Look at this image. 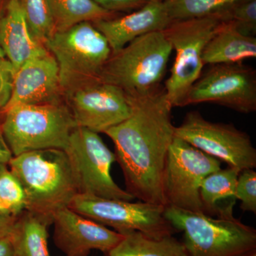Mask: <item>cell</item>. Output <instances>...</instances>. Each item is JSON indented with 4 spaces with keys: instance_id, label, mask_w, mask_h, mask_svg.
Listing matches in <instances>:
<instances>
[{
    "instance_id": "1",
    "label": "cell",
    "mask_w": 256,
    "mask_h": 256,
    "mask_svg": "<svg viewBox=\"0 0 256 256\" xmlns=\"http://www.w3.org/2000/svg\"><path fill=\"white\" fill-rule=\"evenodd\" d=\"M132 112L104 132L114 146V156L126 181V191L140 201L166 206L162 174L174 138L172 106L164 87L130 97Z\"/></svg>"
},
{
    "instance_id": "2",
    "label": "cell",
    "mask_w": 256,
    "mask_h": 256,
    "mask_svg": "<svg viewBox=\"0 0 256 256\" xmlns=\"http://www.w3.org/2000/svg\"><path fill=\"white\" fill-rule=\"evenodd\" d=\"M10 170L22 186L26 210L52 225L58 210L78 194L72 164L63 150L46 149L12 156Z\"/></svg>"
},
{
    "instance_id": "3",
    "label": "cell",
    "mask_w": 256,
    "mask_h": 256,
    "mask_svg": "<svg viewBox=\"0 0 256 256\" xmlns=\"http://www.w3.org/2000/svg\"><path fill=\"white\" fill-rule=\"evenodd\" d=\"M234 203L220 208L216 217L172 206H165L164 216L183 232L188 256H242L256 250V230L234 216Z\"/></svg>"
},
{
    "instance_id": "4",
    "label": "cell",
    "mask_w": 256,
    "mask_h": 256,
    "mask_svg": "<svg viewBox=\"0 0 256 256\" xmlns=\"http://www.w3.org/2000/svg\"><path fill=\"white\" fill-rule=\"evenodd\" d=\"M172 52L164 31L150 32L112 53L99 79L139 97L159 88Z\"/></svg>"
},
{
    "instance_id": "5",
    "label": "cell",
    "mask_w": 256,
    "mask_h": 256,
    "mask_svg": "<svg viewBox=\"0 0 256 256\" xmlns=\"http://www.w3.org/2000/svg\"><path fill=\"white\" fill-rule=\"evenodd\" d=\"M4 112L2 131L13 156L41 150H64L77 127L65 101L18 104Z\"/></svg>"
},
{
    "instance_id": "6",
    "label": "cell",
    "mask_w": 256,
    "mask_h": 256,
    "mask_svg": "<svg viewBox=\"0 0 256 256\" xmlns=\"http://www.w3.org/2000/svg\"><path fill=\"white\" fill-rule=\"evenodd\" d=\"M44 46L58 64L64 94L78 84L99 79L112 54L106 37L89 22L55 32Z\"/></svg>"
},
{
    "instance_id": "7",
    "label": "cell",
    "mask_w": 256,
    "mask_h": 256,
    "mask_svg": "<svg viewBox=\"0 0 256 256\" xmlns=\"http://www.w3.org/2000/svg\"><path fill=\"white\" fill-rule=\"evenodd\" d=\"M222 22L216 18L172 22L164 33L176 52L169 78L165 82L166 97L172 108L186 106L192 87L200 78L204 66V50Z\"/></svg>"
},
{
    "instance_id": "8",
    "label": "cell",
    "mask_w": 256,
    "mask_h": 256,
    "mask_svg": "<svg viewBox=\"0 0 256 256\" xmlns=\"http://www.w3.org/2000/svg\"><path fill=\"white\" fill-rule=\"evenodd\" d=\"M64 151L70 160L78 194L109 200H134L114 182L111 168L116 156L98 133L76 128Z\"/></svg>"
},
{
    "instance_id": "9",
    "label": "cell",
    "mask_w": 256,
    "mask_h": 256,
    "mask_svg": "<svg viewBox=\"0 0 256 256\" xmlns=\"http://www.w3.org/2000/svg\"><path fill=\"white\" fill-rule=\"evenodd\" d=\"M220 164V160L174 136L165 161L162 182L166 206L206 213L200 188L207 175L222 169Z\"/></svg>"
},
{
    "instance_id": "10",
    "label": "cell",
    "mask_w": 256,
    "mask_h": 256,
    "mask_svg": "<svg viewBox=\"0 0 256 256\" xmlns=\"http://www.w3.org/2000/svg\"><path fill=\"white\" fill-rule=\"evenodd\" d=\"M68 208L121 234L136 230L159 238L176 232L165 218V206L161 205L78 194Z\"/></svg>"
},
{
    "instance_id": "11",
    "label": "cell",
    "mask_w": 256,
    "mask_h": 256,
    "mask_svg": "<svg viewBox=\"0 0 256 256\" xmlns=\"http://www.w3.org/2000/svg\"><path fill=\"white\" fill-rule=\"evenodd\" d=\"M174 136L240 172L256 168V150L250 136L232 124L207 120L198 111L188 112Z\"/></svg>"
},
{
    "instance_id": "12",
    "label": "cell",
    "mask_w": 256,
    "mask_h": 256,
    "mask_svg": "<svg viewBox=\"0 0 256 256\" xmlns=\"http://www.w3.org/2000/svg\"><path fill=\"white\" fill-rule=\"evenodd\" d=\"M217 104L249 114L256 110V72L242 62L210 66L188 92L186 106Z\"/></svg>"
},
{
    "instance_id": "13",
    "label": "cell",
    "mask_w": 256,
    "mask_h": 256,
    "mask_svg": "<svg viewBox=\"0 0 256 256\" xmlns=\"http://www.w3.org/2000/svg\"><path fill=\"white\" fill-rule=\"evenodd\" d=\"M64 101L77 127L104 133L132 112L129 97L119 87L100 79L78 84L64 92Z\"/></svg>"
},
{
    "instance_id": "14",
    "label": "cell",
    "mask_w": 256,
    "mask_h": 256,
    "mask_svg": "<svg viewBox=\"0 0 256 256\" xmlns=\"http://www.w3.org/2000/svg\"><path fill=\"white\" fill-rule=\"evenodd\" d=\"M53 239L64 256H88L92 250L107 256L124 235L66 207L54 215Z\"/></svg>"
},
{
    "instance_id": "15",
    "label": "cell",
    "mask_w": 256,
    "mask_h": 256,
    "mask_svg": "<svg viewBox=\"0 0 256 256\" xmlns=\"http://www.w3.org/2000/svg\"><path fill=\"white\" fill-rule=\"evenodd\" d=\"M64 101L58 64L48 50L26 60L15 72L11 98L4 110L18 104H58Z\"/></svg>"
},
{
    "instance_id": "16",
    "label": "cell",
    "mask_w": 256,
    "mask_h": 256,
    "mask_svg": "<svg viewBox=\"0 0 256 256\" xmlns=\"http://www.w3.org/2000/svg\"><path fill=\"white\" fill-rule=\"evenodd\" d=\"M172 22L164 2L150 0L130 14L92 24L106 37L112 54L138 37L150 32L164 31Z\"/></svg>"
},
{
    "instance_id": "17",
    "label": "cell",
    "mask_w": 256,
    "mask_h": 256,
    "mask_svg": "<svg viewBox=\"0 0 256 256\" xmlns=\"http://www.w3.org/2000/svg\"><path fill=\"white\" fill-rule=\"evenodd\" d=\"M0 47L14 72L26 60L48 52L32 36L20 0H8L4 4L0 18Z\"/></svg>"
},
{
    "instance_id": "18",
    "label": "cell",
    "mask_w": 256,
    "mask_h": 256,
    "mask_svg": "<svg viewBox=\"0 0 256 256\" xmlns=\"http://www.w3.org/2000/svg\"><path fill=\"white\" fill-rule=\"evenodd\" d=\"M256 57V36H247L227 22L222 24L204 50V65L242 62Z\"/></svg>"
},
{
    "instance_id": "19",
    "label": "cell",
    "mask_w": 256,
    "mask_h": 256,
    "mask_svg": "<svg viewBox=\"0 0 256 256\" xmlns=\"http://www.w3.org/2000/svg\"><path fill=\"white\" fill-rule=\"evenodd\" d=\"M48 226L28 210L20 214L10 236L14 256H52L48 248Z\"/></svg>"
},
{
    "instance_id": "20",
    "label": "cell",
    "mask_w": 256,
    "mask_h": 256,
    "mask_svg": "<svg viewBox=\"0 0 256 256\" xmlns=\"http://www.w3.org/2000/svg\"><path fill=\"white\" fill-rule=\"evenodd\" d=\"M122 235L107 256H188L184 242L173 235L156 238L136 230Z\"/></svg>"
},
{
    "instance_id": "21",
    "label": "cell",
    "mask_w": 256,
    "mask_h": 256,
    "mask_svg": "<svg viewBox=\"0 0 256 256\" xmlns=\"http://www.w3.org/2000/svg\"><path fill=\"white\" fill-rule=\"evenodd\" d=\"M56 32L64 31L84 22H95L116 18L92 0H50Z\"/></svg>"
},
{
    "instance_id": "22",
    "label": "cell",
    "mask_w": 256,
    "mask_h": 256,
    "mask_svg": "<svg viewBox=\"0 0 256 256\" xmlns=\"http://www.w3.org/2000/svg\"><path fill=\"white\" fill-rule=\"evenodd\" d=\"M248 0H164L172 21L204 18H220L223 22L237 5Z\"/></svg>"
},
{
    "instance_id": "23",
    "label": "cell",
    "mask_w": 256,
    "mask_h": 256,
    "mask_svg": "<svg viewBox=\"0 0 256 256\" xmlns=\"http://www.w3.org/2000/svg\"><path fill=\"white\" fill-rule=\"evenodd\" d=\"M240 170L228 166L210 173L204 178L200 188V197L207 214H216L218 202L233 197Z\"/></svg>"
},
{
    "instance_id": "24",
    "label": "cell",
    "mask_w": 256,
    "mask_h": 256,
    "mask_svg": "<svg viewBox=\"0 0 256 256\" xmlns=\"http://www.w3.org/2000/svg\"><path fill=\"white\" fill-rule=\"evenodd\" d=\"M32 36L44 45L56 32L50 0H20Z\"/></svg>"
},
{
    "instance_id": "25",
    "label": "cell",
    "mask_w": 256,
    "mask_h": 256,
    "mask_svg": "<svg viewBox=\"0 0 256 256\" xmlns=\"http://www.w3.org/2000/svg\"><path fill=\"white\" fill-rule=\"evenodd\" d=\"M8 165H0V200L12 215L18 216L26 210V196L22 186Z\"/></svg>"
},
{
    "instance_id": "26",
    "label": "cell",
    "mask_w": 256,
    "mask_h": 256,
    "mask_svg": "<svg viewBox=\"0 0 256 256\" xmlns=\"http://www.w3.org/2000/svg\"><path fill=\"white\" fill-rule=\"evenodd\" d=\"M223 22L233 25L238 32L247 36L256 35V0H248L234 8Z\"/></svg>"
},
{
    "instance_id": "27",
    "label": "cell",
    "mask_w": 256,
    "mask_h": 256,
    "mask_svg": "<svg viewBox=\"0 0 256 256\" xmlns=\"http://www.w3.org/2000/svg\"><path fill=\"white\" fill-rule=\"evenodd\" d=\"M234 198L240 202L242 210L256 214V172L254 169L240 172Z\"/></svg>"
},
{
    "instance_id": "28",
    "label": "cell",
    "mask_w": 256,
    "mask_h": 256,
    "mask_svg": "<svg viewBox=\"0 0 256 256\" xmlns=\"http://www.w3.org/2000/svg\"><path fill=\"white\" fill-rule=\"evenodd\" d=\"M14 73L9 60L0 56V111L4 110L11 98Z\"/></svg>"
},
{
    "instance_id": "29",
    "label": "cell",
    "mask_w": 256,
    "mask_h": 256,
    "mask_svg": "<svg viewBox=\"0 0 256 256\" xmlns=\"http://www.w3.org/2000/svg\"><path fill=\"white\" fill-rule=\"evenodd\" d=\"M102 9L116 13L117 12L139 10L150 0H92Z\"/></svg>"
},
{
    "instance_id": "30",
    "label": "cell",
    "mask_w": 256,
    "mask_h": 256,
    "mask_svg": "<svg viewBox=\"0 0 256 256\" xmlns=\"http://www.w3.org/2000/svg\"><path fill=\"white\" fill-rule=\"evenodd\" d=\"M18 216L0 212V240L11 236Z\"/></svg>"
},
{
    "instance_id": "31",
    "label": "cell",
    "mask_w": 256,
    "mask_h": 256,
    "mask_svg": "<svg viewBox=\"0 0 256 256\" xmlns=\"http://www.w3.org/2000/svg\"><path fill=\"white\" fill-rule=\"evenodd\" d=\"M12 156V152L6 144L2 128L0 127V165L8 164Z\"/></svg>"
},
{
    "instance_id": "32",
    "label": "cell",
    "mask_w": 256,
    "mask_h": 256,
    "mask_svg": "<svg viewBox=\"0 0 256 256\" xmlns=\"http://www.w3.org/2000/svg\"><path fill=\"white\" fill-rule=\"evenodd\" d=\"M0 256H14L10 236L0 240Z\"/></svg>"
},
{
    "instance_id": "33",
    "label": "cell",
    "mask_w": 256,
    "mask_h": 256,
    "mask_svg": "<svg viewBox=\"0 0 256 256\" xmlns=\"http://www.w3.org/2000/svg\"><path fill=\"white\" fill-rule=\"evenodd\" d=\"M4 5H3L2 2H0V18H1L2 14L3 9H4ZM0 56L5 57L4 53H3L1 47H0Z\"/></svg>"
},
{
    "instance_id": "34",
    "label": "cell",
    "mask_w": 256,
    "mask_h": 256,
    "mask_svg": "<svg viewBox=\"0 0 256 256\" xmlns=\"http://www.w3.org/2000/svg\"><path fill=\"white\" fill-rule=\"evenodd\" d=\"M0 212H2V213L10 214H11L8 212V208H6V206H4V204L2 203L1 200H0Z\"/></svg>"
},
{
    "instance_id": "35",
    "label": "cell",
    "mask_w": 256,
    "mask_h": 256,
    "mask_svg": "<svg viewBox=\"0 0 256 256\" xmlns=\"http://www.w3.org/2000/svg\"><path fill=\"white\" fill-rule=\"evenodd\" d=\"M242 256H256V250H252V252H248V254Z\"/></svg>"
},
{
    "instance_id": "36",
    "label": "cell",
    "mask_w": 256,
    "mask_h": 256,
    "mask_svg": "<svg viewBox=\"0 0 256 256\" xmlns=\"http://www.w3.org/2000/svg\"><path fill=\"white\" fill-rule=\"evenodd\" d=\"M156 1H164V0H156Z\"/></svg>"
},
{
    "instance_id": "37",
    "label": "cell",
    "mask_w": 256,
    "mask_h": 256,
    "mask_svg": "<svg viewBox=\"0 0 256 256\" xmlns=\"http://www.w3.org/2000/svg\"></svg>"
}]
</instances>
